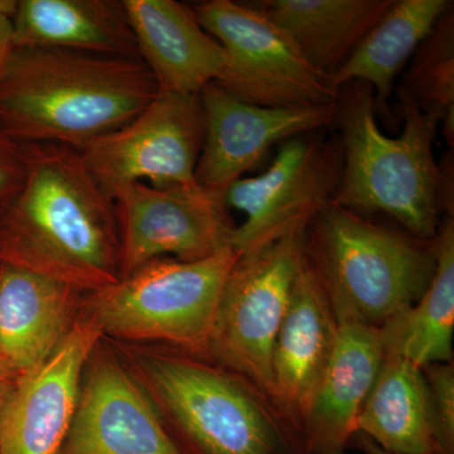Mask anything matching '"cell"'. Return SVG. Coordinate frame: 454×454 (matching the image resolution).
I'll list each match as a JSON object with an SVG mask.
<instances>
[{
	"mask_svg": "<svg viewBox=\"0 0 454 454\" xmlns=\"http://www.w3.org/2000/svg\"><path fill=\"white\" fill-rule=\"evenodd\" d=\"M25 177L0 206V262L97 292L121 279L115 202L82 153L22 145Z\"/></svg>",
	"mask_w": 454,
	"mask_h": 454,
	"instance_id": "1",
	"label": "cell"
},
{
	"mask_svg": "<svg viewBox=\"0 0 454 454\" xmlns=\"http://www.w3.org/2000/svg\"><path fill=\"white\" fill-rule=\"evenodd\" d=\"M157 95L140 59L18 49L0 82V129L20 145L80 152L124 127Z\"/></svg>",
	"mask_w": 454,
	"mask_h": 454,
	"instance_id": "2",
	"label": "cell"
},
{
	"mask_svg": "<svg viewBox=\"0 0 454 454\" xmlns=\"http://www.w3.org/2000/svg\"><path fill=\"white\" fill-rule=\"evenodd\" d=\"M402 134L390 138L376 121L372 89L352 82L339 89L336 119L343 169L334 205L358 215L385 212L420 240H434L444 215L453 214L452 155L434 158L438 118L399 98Z\"/></svg>",
	"mask_w": 454,
	"mask_h": 454,
	"instance_id": "3",
	"label": "cell"
},
{
	"mask_svg": "<svg viewBox=\"0 0 454 454\" xmlns=\"http://www.w3.org/2000/svg\"><path fill=\"white\" fill-rule=\"evenodd\" d=\"M113 346L187 454H303L282 415L243 376L163 345Z\"/></svg>",
	"mask_w": 454,
	"mask_h": 454,
	"instance_id": "4",
	"label": "cell"
},
{
	"mask_svg": "<svg viewBox=\"0 0 454 454\" xmlns=\"http://www.w3.org/2000/svg\"><path fill=\"white\" fill-rule=\"evenodd\" d=\"M306 258L337 322L380 328L426 291L437 245L331 203L307 227Z\"/></svg>",
	"mask_w": 454,
	"mask_h": 454,
	"instance_id": "5",
	"label": "cell"
},
{
	"mask_svg": "<svg viewBox=\"0 0 454 454\" xmlns=\"http://www.w3.org/2000/svg\"><path fill=\"white\" fill-rule=\"evenodd\" d=\"M239 255L226 247L197 262L151 260L112 286L83 294L82 312L103 339L168 346L206 358L221 292Z\"/></svg>",
	"mask_w": 454,
	"mask_h": 454,
	"instance_id": "6",
	"label": "cell"
},
{
	"mask_svg": "<svg viewBox=\"0 0 454 454\" xmlns=\"http://www.w3.org/2000/svg\"><path fill=\"white\" fill-rule=\"evenodd\" d=\"M306 230L239 255L208 340L206 360L243 376L270 402L271 351L306 260Z\"/></svg>",
	"mask_w": 454,
	"mask_h": 454,
	"instance_id": "7",
	"label": "cell"
},
{
	"mask_svg": "<svg viewBox=\"0 0 454 454\" xmlns=\"http://www.w3.org/2000/svg\"><path fill=\"white\" fill-rule=\"evenodd\" d=\"M192 11L225 52V68L215 83L232 97L265 107L337 103L339 90L330 76L313 67L291 37L259 8L210 0Z\"/></svg>",
	"mask_w": 454,
	"mask_h": 454,
	"instance_id": "8",
	"label": "cell"
},
{
	"mask_svg": "<svg viewBox=\"0 0 454 454\" xmlns=\"http://www.w3.org/2000/svg\"><path fill=\"white\" fill-rule=\"evenodd\" d=\"M310 134L286 140L264 173L238 179L226 191L227 207L245 215L231 243L240 255L303 231L333 202L342 177V142L340 136Z\"/></svg>",
	"mask_w": 454,
	"mask_h": 454,
	"instance_id": "9",
	"label": "cell"
},
{
	"mask_svg": "<svg viewBox=\"0 0 454 454\" xmlns=\"http://www.w3.org/2000/svg\"><path fill=\"white\" fill-rule=\"evenodd\" d=\"M205 138L200 95L160 94L124 127L86 145L82 153L113 197L127 184L192 186Z\"/></svg>",
	"mask_w": 454,
	"mask_h": 454,
	"instance_id": "10",
	"label": "cell"
},
{
	"mask_svg": "<svg viewBox=\"0 0 454 454\" xmlns=\"http://www.w3.org/2000/svg\"><path fill=\"white\" fill-rule=\"evenodd\" d=\"M121 279L151 260L197 262L232 247L236 226L225 196L199 184L155 188L127 184L115 191Z\"/></svg>",
	"mask_w": 454,
	"mask_h": 454,
	"instance_id": "11",
	"label": "cell"
},
{
	"mask_svg": "<svg viewBox=\"0 0 454 454\" xmlns=\"http://www.w3.org/2000/svg\"><path fill=\"white\" fill-rule=\"evenodd\" d=\"M59 454H187L113 343L98 340Z\"/></svg>",
	"mask_w": 454,
	"mask_h": 454,
	"instance_id": "12",
	"label": "cell"
},
{
	"mask_svg": "<svg viewBox=\"0 0 454 454\" xmlns=\"http://www.w3.org/2000/svg\"><path fill=\"white\" fill-rule=\"evenodd\" d=\"M200 98L205 138L196 167V184L223 196L271 146L331 127L336 119V104L316 107L253 106L215 82L202 89Z\"/></svg>",
	"mask_w": 454,
	"mask_h": 454,
	"instance_id": "13",
	"label": "cell"
},
{
	"mask_svg": "<svg viewBox=\"0 0 454 454\" xmlns=\"http://www.w3.org/2000/svg\"><path fill=\"white\" fill-rule=\"evenodd\" d=\"M103 339L85 313L52 356L20 376L0 413V454H59L79 404L82 373Z\"/></svg>",
	"mask_w": 454,
	"mask_h": 454,
	"instance_id": "14",
	"label": "cell"
},
{
	"mask_svg": "<svg viewBox=\"0 0 454 454\" xmlns=\"http://www.w3.org/2000/svg\"><path fill=\"white\" fill-rule=\"evenodd\" d=\"M337 334L339 322L306 258L271 351V403L301 453V423L333 357Z\"/></svg>",
	"mask_w": 454,
	"mask_h": 454,
	"instance_id": "15",
	"label": "cell"
},
{
	"mask_svg": "<svg viewBox=\"0 0 454 454\" xmlns=\"http://www.w3.org/2000/svg\"><path fill=\"white\" fill-rule=\"evenodd\" d=\"M140 59L153 74L160 94L200 95L226 65L219 42L193 13L175 0H124Z\"/></svg>",
	"mask_w": 454,
	"mask_h": 454,
	"instance_id": "16",
	"label": "cell"
},
{
	"mask_svg": "<svg viewBox=\"0 0 454 454\" xmlns=\"http://www.w3.org/2000/svg\"><path fill=\"white\" fill-rule=\"evenodd\" d=\"M83 294L0 262V358L18 378L43 365L64 342L82 316Z\"/></svg>",
	"mask_w": 454,
	"mask_h": 454,
	"instance_id": "17",
	"label": "cell"
},
{
	"mask_svg": "<svg viewBox=\"0 0 454 454\" xmlns=\"http://www.w3.org/2000/svg\"><path fill=\"white\" fill-rule=\"evenodd\" d=\"M384 357L378 328L339 322L333 357L301 423L303 454H346Z\"/></svg>",
	"mask_w": 454,
	"mask_h": 454,
	"instance_id": "18",
	"label": "cell"
},
{
	"mask_svg": "<svg viewBox=\"0 0 454 454\" xmlns=\"http://www.w3.org/2000/svg\"><path fill=\"white\" fill-rule=\"evenodd\" d=\"M18 49H61L140 59L122 2L20 0L13 17Z\"/></svg>",
	"mask_w": 454,
	"mask_h": 454,
	"instance_id": "19",
	"label": "cell"
},
{
	"mask_svg": "<svg viewBox=\"0 0 454 454\" xmlns=\"http://www.w3.org/2000/svg\"><path fill=\"white\" fill-rule=\"evenodd\" d=\"M394 0H264L256 8L294 42L307 61L333 76Z\"/></svg>",
	"mask_w": 454,
	"mask_h": 454,
	"instance_id": "20",
	"label": "cell"
},
{
	"mask_svg": "<svg viewBox=\"0 0 454 454\" xmlns=\"http://www.w3.org/2000/svg\"><path fill=\"white\" fill-rule=\"evenodd\" d=\"M450 0H394L348 59L330 77L334 89L348 82H365L372 89L376 112L387 114L396 74L415 51L452 11Z\"/></svg>",
	"mask_w": 454,
	"mask_h": 454,
	"instance_id": "21",
	"label": "cell"
},
{
	"mask_svg": "<svg viewBox=\"0 0 454 454\" xmlns=\"http://www.w3.org/2000/svg\"><path fill=\"white\" fill-rule=\"evenodd\" d=\"M437 264L413 306L378 328L385 356L424 369L452 363L454 333V215H444L435 236Z\"/></svg>",
	"mask_w": 454,
	"mask_h": 454,
	"instance_id": "22",
	"label": "cell"
},
{
	"mask_svg": "<svg viewBox=\"0 0 454 454\" xmlns=\"http://www.w3.org/2000/svg\"><path fill=\"white\" fill-rule=\"evenodd\" d=\"M356 434L389 454H435L423 370L385 356L358 414Z\"/></svg>",
	"mask_w": 454,
	"mask_h": 454,
	"instance_id": "23",
	"label": "cell"
},
{
	"mask_svg": "<svg viewBox=\"0 0 454 454\" xmlns=\"http://www.w3.org/2000/svg\"><path fill=\"white\" fill-rule=\"evenodd\" d=\"M397 98L439 119L448 145L454 140V17L448 12L418 47Z\"/></svg>",
	"mask_w": 454,
	"mask_h": 454,
	"instance_id": "24",
	"label": "cell"
},
{
	"mask_svg": "<svg viewBox=\"0 0 454 454\" xmlns=\"http://www.w3.org/2000/svg\"><path fill=\"white\" fill-rule=\"evenodd\" d=\"M429 397L430 426L435 454H454V365L424 367Z\"/></svg>",
	"mask_w": 454,
	"mask_h": 454,
	"instance_id": "25",
	"label": "cell"
},
{
	"mask_svg": "<svg viewBox=\"0 0 454 454\" xmlns=\"http://www.w3.org/2000/svg\"><path fill=\"white\" fill-rule=\"evenodd\" d=\"M25 170L23 145L0 129V206L20 190Z\"/></svg>",
	"mask_w": 454,
	"mask_h": 454,
	"instance_id": "26",
	"label": "cell"
},
{
	"mask_svg": "<svg viewBox=\"0 0 454 454\" xmlns=\"http://www.w3.org/2000/svg\"><path fill=\"white\" fill-rule=\"evenodd\" d=\"M17 3L14 0H0V82L16 52L13 17Z\"/></svg>",
	"mask_w": 454,
	"mask_h": 454,
	"instance_id": "27",
	"label": "cell"
},
{
	"mask_svg": "<svg viewBox=\"0 0 454 454\" xmlns=\"http://www.w3.org/2000/svg\"><path fill=\"white\" fill-rule=\"evenodd\" d=\"M17 380V373L0 358V413Z\"/></svg>",
	"mask_w": 454,
	"mask_h": 454,
	"instance_id": "28",
	"label": "cell"
},
{
	"mask_svg": "<svg viewBox=\"0 0 454 454\" xmlns=\"http://www.w3.org/2000/svg\"><path fill=\"white\" fill-rule=\"evenodd\" d=\"M352 442H354L355 446L360 448L361 452L364 454H389L382 450L380 447L376 446V444L373 443L372 441H370L369 438H366L365 435L356 434L352 438Z\"/></svg>",
	"mask_w": 454,
	"mask_h": 454,
	"instance_id": "29",
	"label": "cell"
}]
</instances>
